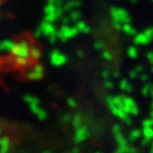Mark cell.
Here are the masks:
<instances>
[{"label":"cell","instance_id":"cell-5","mask_svg":"<svg viewBox=\"0 0 153 153\" xmlns=\"http://www.w3.org/2000/svg\"><path fill=\"white\" fill-rule=\"evenodd\" d=\"M10 150V141L7 136H0V153H8Z\"/></svg>","mask_w":153,"mask_h":153},{"label":"cell","instance_id":"cell-3","mask_svg":"<svg viewBox=\"0 0 153 153\" xmlns=\"http://www.w3.org/2000/svg\"><path fill=\"white\" fill-rule=\"evenodd\" d=\"M50 60H51V64L53 66H61L65 64L66 57H64V56L61 55L60 52H58V51H53V52L51 53Z\"/></svg>","mask_w":153,"mask_h":153},{"label":"cell","instance_id":"cell-6","mask_svg":"<svg viewBox=\"0 0 153 153\" xmlns=\"http://www.w3.org/2000/svg\"><path fill=\"white\" fill-rule=\"evenodd\" d=\"M24 101L28 104V107H30V105H33V104L40 103V100H39L36 97L31 95V94H28V95H24Z\"/></svg>","mask_w":153,"mask_h":153},{"label":"cell","instance_id":"cell-7","mask_svg":"<svg viewBox=\"0 0 153 153\" xmlns=\"http://www.w3.org/2000/svg\"><path fill=\"white\" fill-rule=\"evenodd\" d=\"M40 51L39 50H36L35 48H33L32 50H31V57L32 58H34V59H38V58H40Z\"/></svg>","mask_w":153,"mask_h":153},{"label":"cell","instance_id":"cell-1","mask_svg":"<svg viewBox=\"0 0 153 153\" xmlns=\"http://www.w3.org/2000/svg\"><path fill=\"white\" fill-rule=\"evenodd\" d=\"M11 51H13V56L15 57L17 65L22 67L27 65L28 58L31 56V50L26 42H19L15 44Z\"/></svg>","mask_w":153,"mask_h":153},{"label":"cell","instance_id":"cell-2","mask_svg":"<svg viewBox=\"0 0 153 153\" xmlns=\"http://www.w3.org/2000/svg\"><path fill=\"white\" fill-rule=\"evenodd\" d=\"M43 73H44L43 67L38 64V65L34 66L31 71H28L27 78L31 79V81H39V79H41L43 77Z\"/></svg>","mask_w":153,"mask_h":153},{"label":"cell","instance_id":"cell-4","mask_svg":"<svg viewBox=\"0 0 153 153\" xmlns=\"http://www.w3.org/2000/svg\"><path fill=\"white\" fill-rule=\"evenodd\" d=\"M30 109L32 111L34 115L38 117L40 120H44L47 119V112L44 111L39 104H33V105H30Z\"/></svg>","mask_w":153,"mask_h":153},{"label":"cell","instance_id":"cell-8","mask_svg":"<svg viewBox=\"0 0 153 153\" xmlns=\"http://www.w3.org/2000/svg\"><path fill=\"white\" fill-rule=\"evenodd\" d=\"M43 153H50V152H43Z\"/></svg>","mask_w":153,"mask_h":153}]
</instances>
